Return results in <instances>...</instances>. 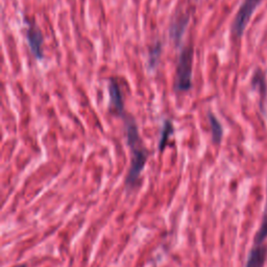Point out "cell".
<instances>
[{
	"label": "cell",
	"instance_id": "1",
	"mask_svg": "<svg viewBox=\"0 0 267 267\" xmlns=\"http://www.w3.org/2000/svg\"><path fill=\"white\" fill-rule=\"evenodd\" d=\"M126 132L127 145L131 148L132 153L131 167H129L126 179V186L127 189H132L136 186L143 169L145 167L148 153L143 145V142L139 136L138 126H137L134 118L128 117L126 119Z\"/></svg>",
	"mask_w": 267,
	"mask_h": 267
},
{
	"label": "cell",
	"instance_id": "2",
	"mask_svg": "<svg viewBox=\"0 0 267 267\" xmlns=\"http://www.w3.org/2000/svg\"><path fill=\"white\" fill-rule=\"evenodd\" d=\"M194 49L192 46L183 48L176 66L174 89L176 92H187L192 87V66Z\"/></svg>",
	"mask_w": 267,
	"mask_h": 267
},
{
	"label": "cell",
	"instance_id": "3",
	"mask_svg": "<svg viewBox=\"0 0 267 267\" xmlns=\"http://www.w3.org/2000/svg\"><path fill=\"white\" fill-rule=\"evenodd\" d=\"M262 0H244L242 2L240 9L238 10V13L232 27L233 33H234L237 38H240L243 35L245 27L248 25L252 13L255 12V10L258 8L259 3Z\"/></svg>",
	"mask_w": 267,
	"mask_h": 267
},
{
	"label": "cell",
	"instance_id": "4",
	"mask_svg": "<svg viewBox=\"0 0 267 267\" xmlns=\"http://www.w3.org/2000/svg\"><path fill=\"white\" fill-rule=\"evenodd\" d=\"M27 30H26V40L29 43L30 49L38 61L43 60V35L42 31H40L39 27L35 23L26 22Z\"/></svg>",
	"mask_w": 267,
	"mask_h": 267
},
{
	"label": "cell",
	"instance_id": "5",
	"mask_svg": "<svg viewBox=\"0 0 267 267\" xmlns=\"http://www.w3.org/2000/svg\"><path fill=\"white\" fill-rule=\"evenodd\" d=\"M188 23L189 15L186 13H183L181 15L175 16V18L173 20V22H171L169 29L170 38L176 45H179L181 43L183 35L187 29Z\"/></svg>",
	"mask_w": 267,
	"mask_h": 267
},
{
	"label": "cell",
	"instance_id": "6",
	"mask_svg": "<svg viewBox=\"0 0 267 267\" xmlns=\"http://www.w3.org/2000/svg\"><path fill=\"white\" fill-rule=\"evenodd\" d=\"M109 93H110V102L111 106L115 109L118 115H123L125 113V105H123L122 93L120 90V86L118 80L116 79H111L109 81Z\"/></svg>",
	"mask_w": 267,
	"mask_h": 267
},
{
	"label": "cell",
	"instance_id": "7",
	"mask_svg": "<svg viewBox=\"0 0 267 267\" xmlns=\"http://www.w3.org/2000/svg\"><path fill=\"white\" fill-rule=\"evenodd\" d=\"M267 262V246H251L245 267H264Z\"/></svg>",
	"mask_w": 267,
	"mask_h": 267
},
{
	"label": "cell",
	"instance_id": "8",
	"mask_svg": "<svg viewBox=\"0 0 267 267\" xmlns=\"http://www.w3.org/2000/svg\"><path fill=\"white\" fill-rule=\"evenodd\" d=\"M267 197H266V204L263 211V216L261 223H260V228L257 231L255 238H254V243L252 246H267Z\"/></svg>",
	"mask_w": 267,
	"mask_h": 267
},
{
	"label": "cell",
	"instance_id": "9",
	"mask_svg": "<svg viewBox=\"0 0 267 267\" xmlns=\"http://www.w3.org/2000/svg\"><path fill=\"white\" fill-rule=\"evenodd\" d=\"M209 121H210V126H211V132H212V140H213L214 143H220L222 139V135H223V129L220 125V122L218 121V119L215 117V116L209 113Z\"/></svg>",
	"mask_w": 267,
	"mask_h": 267
},
{
	"label": "cell",
	"instance_id": "10",
	"mask_svg": "<svg viewBox=\"0 0 267 267\" xmlns=\"http://www.w3.org/2000/svg\"><path fill=\"white\" fill-rule=\"evenodd\" d=\"M173 134V126L170 120H165L164 122V126L161 131V137L159 141V149L160 152H163L164 148L166 147L167 142L170 138V136Z\"/></svg>",
	"mask_w": 267,
	"mask_h": 267
},
{
	"label": "cell",
	"instance_id": "11",
	"mask_svg": "<svg viewBox=\"0 0 267 267\" xmlns=\"http://www.w3.org/2000/svg\"><path fill=\"white\" fill-rule=\"evenodd\" d=\"M161 51H162V44L160 41H158L155 45L150 47L149 54H148V66L150 69H155V68L158 66L159 60L161 57Z\"/></svg>",
	"mask_w": 267,
	"mask_h": 267
},
{
	"label": "cell",
	"instance_id": "12",
	"mask_svg": "<svg viewBox=\"0 0 267 267\" xmlns=\"http://www.w3.org/2000/svg\"><path fill=\"white\" fill-rule=\"evenodd\" d=\"M252 85L255 87H259L260 88V94H261V97L265 98L266 96V84H265V79L263 77V73L258 70L254 78H252Z\"/></svg>",
	"mask_w": 267,
	"mask_h": 267
},
{
	"label": "cell",
	"instance_id": "13",
	"mask_svg": "<svg viewBox=\"0 0 267 267\" xmlns=\"http://www.w3.org/2000/svg\"><path fill=\"white\" fill-rule=\"evenodd\" d=\"M15 267H27V266H26V264H21V265H17Z\"/></svg>",
	"mask_w": 267,
	"mask_h": 267
}]
</instances>
